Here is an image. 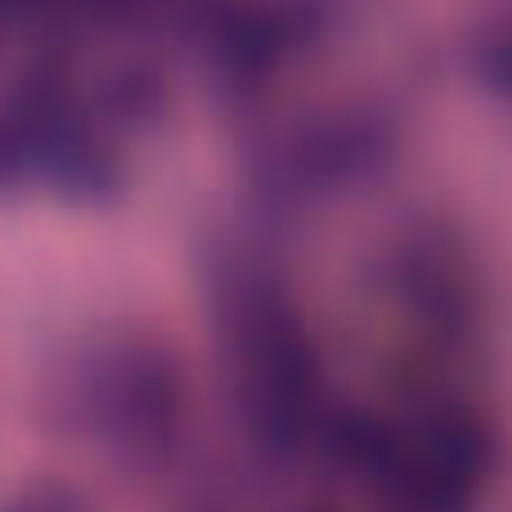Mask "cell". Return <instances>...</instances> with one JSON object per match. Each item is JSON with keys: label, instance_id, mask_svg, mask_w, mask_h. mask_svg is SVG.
Here are the masks:
<instances>
[{"label": "cell", "instance_id": "3", "mask_svg": "<svg viewBox=\"0 0 512 512\" xmlns=\"http://www.w3.org/2000/svg\"><path fill=\"white\" fill-rule=\"evenodd\" d=\"M18 167H23V144H18L9 131H0V189L18 176Z\"/></svg>", "mask_w": 512, "mask_h": 512}, {"label": "cell", "instance_id": "4", "mask_svg": "<svg viewBox=\"0 0 512 512\" xmlns=\"http://www.w3.org/2000/svg\"><path fill=\"white\" fill-rule=\"evenodd\" d=\"M0 512H63V504H54V499H14V504H9V508H0Z\"/></svg>", "mask_w": 512, "mask_h": 512}, {"label": "cell", "instance_id": "2", "mask_svg": "<svg viewBox=\"0 0 512 512\" xmlns=\"http://www.w3.org/2000/svg\"><path fill=\"white\" fill-rule=\"evenodd\" d=\"M481 72H486V81L499 95L512 99V27L486 41V50H481Z\"/></svg>", "mask_w": 512, "mask_h": 512}, {"label": "cell", "instance_id": "1", "mask_svg": "<svg viewBox=\"0 0 512 512\" xmlns=\"http://www.w3.org/2000/svg\"><path fill=\"white\" fill-rule=\"evenodd\" d=\"M221 337L239 405L270 445L301 441L319 391V360L274 279L239 270L221 292Z\"/></svg>", "mask_w": 512, "mask_h": 512}]
</instances>
